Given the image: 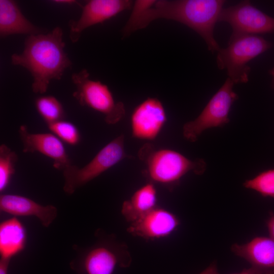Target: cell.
Wrapping results in <instances>:
<instances>
[{
	"label": "cell",
	"mask_w": 274,
	"mask_h": 274,
	"mask_svg": "<svg viewBox=\"0 0 274 274\" xmlns=\"http://www.w3.org/2000/svg\"><path fill=\"white\" fill-rule=\"evenodd\" d=\"M225 3L223 0H159L140 3L132 9L123 29V36L144 28L158 19L181 23L197 32L214 53L220 49L214 36L216 23Z\"/></svg>",
	"instance_id": "1"
},
{
	"label": "cell",
	"mask_w": 274,
	"mask_h": 274,
	"mask_svg": "<svg viewBox=\"0 0 274 274\" xmlns=\"http://www.w3.org/2000/svg\"><path fill=\"white\" fill-rule=\"evenodd\" d=\"M63 32L59 27L51 32L27 36L21 54L11 56L12 64L27 70L33 78L31 85L35 93L43 94L52 80H60L72 62L64 52Z\"/></svg>",
	"instance_id": "2"
},
{
	"label": "cell",
	"mask_w": 274,
	"mask_h": 274,
	"mask_svg": "<svg viewBox=\"0 0 274 274\" xmlns=\"http://www.w3.org/2000/svg\"><path fill=\"white\" fill-rule=\"evenodd\" d=\"M139 156L146 163V174L151 182L166 185L177 184L190 172L202 175L207 167L202 159L191 160L176 151L155 149L150 144L141 148Z\"/></svg>",
	"instance_id": "3"
},
{
	"label": "cell",
	"mask_w": 274,
	"mask_h": 274,
	"mask_svg": "<svg viewBox=\"0 0 274 274\" xmlns=\"http://www.w3.org/2000/svg\"><path fill=\"white\" fill-rule=\"evenodd\" d=\"M272 46L271 42L255 35L229 39L228 46L217 51L216 62L220 70H225L234 84L246 83L251 68L248 63Z\"/></svg>",
	"instance_id": "4"
},
{
	"label": "cell",
	"mask_w": 274,
	"mask_h": 274,
	"mask_svg": "<svg viewBox=\"0 0 274 274\" xmlns=\"http://www.w3.org/2000/svg\"><path fill=\"white\" fill-rule=\"evenodd\" d=\"M89 75L85 68L72 74V80L76 87L73 97L82 106L102 114L107 124L118 123L125 114L124 104L115 100L106 84L99 80L91 79Z\"/></svg>",
	"instance_id": "5"
},
{
	"label": "cell",
	"mask_w": 274,
	"mask_h": 274,
	"mask_svg": "<svg viewBox=\"0 0 274 274\" xmlns=\"http://www.w3.org/2000/svg\"><path fill=\"white\" fill-rule=\"evenodd\" d=\"M128 157L124 148V136L121 134L105 146L83 167L71 164L64 169L62 171L63 191L67 195L73 194L77 189Z\"/></svg>",
	"instance_id": "6"
},
{
	"label": "cell",
	"mask_w": 274,
	"mask_h": 274,
	"mask_svg": "<svg viewBox=\"0 0 274 274\" xmlns=\"http://www.w3.org/2000/svg\"><path fill=\"white\" fill-rule=\"evenodd\" d=\"M234 84L227 78L200 114L184 125L183 134L187 141L195 142L204 130L222 127L229 122L228 115L231 107L238 98L233 90Z\"/></svg>",
	"instance_id": "7"
},
{
	"label": "cell",
	"mask_w": 274,
	"mask_h": 274,
	"mask_svg": "<svg viewBox=\"0 0 274 274\" xmlns=\"http://www.w3.org/2000/svg\"><path fill=\"white\" fill-rule=\"evenodd\" d=\"M130 263L124 247L104 241L85 250L70 266L77 274H113L117 266L127 267Z\"/></svg>",
	"instance_id": "8"
},
{
	"label": "cell",
	"mask_w": 274,
	"mask_h": 274,
	"mask_svg": "<svg viewBox=\"0 0 274 274\" xmlns=\"http://www.w3.org/2000/svg\"><path fill=\"white\" fill-rule=\"evenodd\" d=\"M218 22H224L230 25L232 32L229 39L246 35L274 32V17L254 7L249 1L223 8Z\"/></svg>",
	"instance_id": "9"
},
{
	"label": "cell",
	"mask_w": 274,
	"mask_h": 274,
	"mask_svg": "<svg viewBox=\"0 0 274 274\" xmlns=\"http://www.w3.org/2000/svg\"><path fill=\"white\" fill-rule=\"evenodd\" d=\"M167 121L162 102L155 97H148L139 104L130 116V126L133 138L146 141L155 140Z\"/></svg>",
	"instance_id": "10"
},
{
	"label": "cell",
	"mask_w": 274,
	"mask_h": 274,
	"mask_svg": "<svg viewBox=\"0 0 274 274\" xmlns=\"http://www.w3.org/2000/svg\"><path fill=\"white\" fill-rule=\"evenodd\" d=\"M133 2L130 0H90L82 7V13L77 20L68 23L70 38L76 43L82 32L86 28L102 23L121 12L129 10Z\"/></svg>",
	"instance_id": "11"
},
{
	"label": "cell",
	"mask_w": 274,
	"mask_h": 274,
	"mask_svg": "<svg viewBox=\"0 0 274 274\" xmlns=\"http://www.w3.org/2000/svg\"><path fill=\"white\" fill-rule=\"evenodd\" d=\"M18 134L24 153L39 152L51 159L53 167L61 171L72 164L62 142L53 133H31L21 125Z\"/></svg>",
	"instance_id": "12"
},
{
	"label": "cell",
	"mask_w": 274,
	"mask_h": 274,
	"mask_svg": "<svg viewBox=\"0 0 274 274\" xmlns=\"http://www.w3.org/2000/svg\"><path fill=\"white\" fill-rule=\"evenodd\" d=\"M180 221L173 213L156 207L130 223L127 231L146 239H157L171 234L179 226Z\"/></svg>",
	"instance_id": "13"
},
{
	"label": "cell",
	"mask_w": 274,
	"mask_h": 274,
	"mask_svg": "<svg viewBox=\"0 0 274 274\" xmlns=\"http://www.w3.org/2000/svg\"><path fill=\"white\" fill-rule=\"evenodd\" d=\"M0 210L14 217H35L45 227L55 219L58 212L53 205L43 206L27 197L13 194H1Z\"/></svg>",
	"instance_id": "14"
},
{
	"label": "cell",
	"mask_w": 274,
	"mask_h": 274,
	"mask_svg": "<svg viewBox=\"0 0 274 274\" xmlns=\"http://www.w3.org/2000/svg\"><path fill=\"white\" fill-rule=\"evenodd\" d=\"M231 250L252 266L274 270V239L270 237H256L246 244H233Z\"/></svg>",
	"instance_id": "15"
},
{
	"label": "cell",
	"mask_w": 274,
	"mask_h": 274,
	"mask_svg": "<svg viewBox=\"0 0 274 274\" xmlns=\"http://www.w3.org/2000/svg\"><path fill=\"white\" fill-rule=\"evenodd\" d=\"M42 30L22 14L17 3L12 0H0V35L41 33Z\"/></svg>",
	"instance_id": "16"
},
{
	"label": "cell",
	"mask_w": 274,
	"mask_h": 274,
	"mask_svg": "<svg viewBox=\"0 0 274 274\" xmlns=\"http://www.w3.org/2000/svg\"><path fill=\"white\" fill-rule=\"evenodd\" d=\"M27 234L22 222L16 217L6 219L0 224V256L11 260L25 247Z\"/></svg>",
	"instance_id": "17"
},
{
	"label": "cell",
	"mask_w": 274,
	"mask_h": 274,
	"mask_svg": "<svg viewBox=\"0 0 274 274\" xmlns=\"http://www.w3.org/2000/svg\"><path fill=\"white\" fill-rule=\"evenodd\" d=\"M156 189L152 182L148 183L137 189L131 197L122 204L121 214L130 223L156 207Z\"/></svg>",
	"instance_id": "18"
},
{
	"label": "cell",
	"mask_w": 274,
	"mask_h": 274,
	"mask_svg": "<svg viewBox=\"0 0 274 274\" xmlns=\"http://www.w3.org/2000/svg\"><path fill=\"white\" fill-rule=\"evenodd\" d=\"M36 109L47 126L63 120L65 112L61 103L52 95L41 96L35 102Z\"/></svg>",
	"instance_id": "19"
},
{
	"label": "cell",
	"mask_w": 274,
	"mask_h": 274,
	"mask_svg": "<svg viewBox=\"0 0 274 274\" xmlns=\"http://www.w3.org/2000/svg\"><path fill=\"white\" fill-rule=\"evenodd\" d=\"M18 160L17 154L7 145L0 146V192H3L8 186Z\"/></svg>",
	"instance_id": "20"
},
{
	"label": "cell",
	"mask_w": 274,
	"mask_h": 274,
	"mask_svg": "<svg viewBox=\"0 0 274 274\" xmlns=\"http://www.w3.org/2000/svg\"><path fill=\"white\" fill-rule=\"evenodd\" d=\"M243 185L263 196L274 197V168L264 170L253 178L246 180Z\"/></svg>",
	"instance_id": "21"
},
{
	"label": "cell",
	"mask_w": 274,
	"mask_h": 274,
	"mask_svg": "<svg viewBox=\"0 0 274 274\" xmlns=\"http://www.w3.org/2000/svg\"><path fill=\"white\" fill-rule=\"evenodd\" d=\"M49 129L62 142L71 146L78 145L81 140L79 129L73 123L64 120L48 125Z\"/></svg>",
	"instance_id": "22"
},
{
	"label": "cell",
	"mask_w": 274,
	"mask_h": 274,
	"mask_svg": "<svg viewBox=\"0 0 274 274\" xmlns=\"http://www.w3.org/2000/svg\"><path fill=\"white\" fill-rule=\"evenodd\" d=\"M232 274H274V270L262 269L251 266L249 268H245L239 273Z\"/></svg>",
	"instance_id": "23"
},
{
	"label": "cell",
	"mask_w": 274,
	"mask_h": 274,
	"mask_svg": "<svg viewBox=\"0 0 274 274\" xmlns=\"http://www.w3.org/2000/svg\"><path fill=\"white\" fill-rule=\"evenodd\" d=\"M10 260L0 258V274H8Z\"/></svg>",
	"instance_id": "24"
},
{
	"label": "cell",
	"mask_w": 274,
	"mask_h": 274,
	"mask_svg": "<svg viewBox=\"0 0 274 274\" xmlns=\"http://www.w3.org/2000/svg\"><path fill=\"white\" fill-rule=\"evenodd\" d=\"M199 274H219L216 263L214 262Z\"/></svg>",
	"instance_id": "25"
},
{
	"label": "cell",
	"mask_w": 274,
	"mask_h": 274,
	"mask_svg": "<svg viewBox=\"0 0 274 274\" xmlns=\"http://www.w3.org/2000/svg\"><path fill=\"white\" fill-rule=\"evenodd\" d=\"M270 237L274 239V215H271L267 222Z\"/></svg>",
	"instance_id": "26"
},
{
	"label": "cell",
	"mask_w": 274,
	"mask_h": 274,
	"mask_svg": "<svg viewBox=\"0 0 274 274\" xmlns=\"http://www.w3.org/2000/svg\"><path fill=\"white\" fill-rule=\"evenodd\" d=\"M55 3L60 4H65V5H71L76 3L75 1L73 0H56L53 1Z\"/></svg>",
	"instance_id": "27"
},
{
	"label": "cell",
	"mask_w": 274,
	"mask_h": 274,
	"mask_svg": "<svg viewBox=\"0 0 274 274\" xmlns=\"http://www.w3.org/2000/svg\"><path fill=\"white\" fill-rule=\"evenodd\" d=\"M268 73L271 78V87L274 90V66L272 67L270 70H269Z\"/></svg>",
	"instance_id": "28"
}]
</instances>
